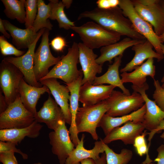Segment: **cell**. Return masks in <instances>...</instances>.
<instances>
[{
    "mask_svg": "<svg viewBox=\"0 0 164 164\" xmlns=\"http://www.w3.org/2000/svg\"><path fill=\"white\" fill-rule=\"evenodd\" d=\"M89 18L108 30L114 32L121 36H126L133 39H146L137 32L130 20L125 17L118 6L108 9L97 7L80 13L78 20Z\"/></svg>",
    "mask_w": 164,
    "mask_h": 164,
    "instance_id": "cell-1",
    "label": "cell"
},
{
    "mask_svg": "<svg viewBox=\"0 0 164 164\" xmlns=\"http://www.w3.org/2000/svg\"><path fill=\"white\" fill-rule=\"evenodd\" d=\"M77 33L83 43L87 47L94 49L116 43L121 36L105 28L94 21L87 22L82 25L71 27Z\"/></svg>",
    "mask_w": 164,
    "mask_h": 164,
    "instance_id": "cell-2",
    "label": "cell"
},
{
    "mask_svg": "<svg viewBox=\"0 0 164 164\" xmlns=\"http://www.w3.org/2000/svg\"><path fill=\"white\" fill-rule=\"evenodd\" d=\"M78 44L74 42L68 48L67 54L63 55L60 61L40 80L50 78L60 79L67 84L77 80L83 74L82 70H78L77 67L79 62Z\"/></svg>",
    "mask_w": 164,
    "mask_h": 164,
    "instance_id": "cell-3",
    "label": "cell"
},
{
    "mask_svg": "<svg viewBox=\"0 0 164 164\" xmlns=\"http://www.w3.org/2000/svg\"><path fill=\"white\" fill-rule=\"evenodd\" d=\"M108 109L106 100L94 105L79 107L76 118L78 133L88 132L94 140L97 141L98 136L96 128L102 117Z\"/></svg>",
    "mask_w": 164,
    "mask_h": 164,
    "instance_id": "cell-4",
    "label": "cell"
},
{
    "mask_svg": "<svg viewBox=\"0 0 164 164\" xmlns=\"http://www.w3.org/2000/svg\"><path fill=\"white\" fill-rule=\"evenodd\" d=\"M118 6L124 15L130 20L136 31L152 43L157 53L163 56L161 48L162 43L159 36L155 33L152 26L137 13L131 0H119Z\"/></svg>",
    "mask_w": 164,
    "mask_h": 164,
    "instance_id": "cell-5",
    "label": "cell"
},
{
    "mask_svg": "<svg viewBox=\"0 0 164 164\" xmlns=\"http://www.w3.org/2000/svg\"><path fill=\"white\" fill-rule=\"evenodd\" d=\"M35 120V116L25 108L19 94L15 100L0 114V129L24 128L30 125Z\"/></svg>",
    "mask_w": 164,
    "mask_h": 164,
    "instance_id": "cell-6",
    "label": "cell"
},
{
    "mask_svg": "<svg viewBox=\"0 0 164 164\" xmlns=\"http://www.w3.org/2000/svg\"><path fill=\"white\" fill-rule=\"evenodd\" d=\"M106 100L109 106L106 114L113 117L129 114L141 108L145 102L142 96L136 92L134 91L130 95H127L114 90Z\"/></svg>",
    "mask_w": 164,
    "mask_h": 164,
    "instance_id": "cell-7",
    "label": "cell"
},
{
    "mask_svg": "<svg viewBox=\"0 0 164 164\" xmlns=\"http://www.w3.org/2000/svg\"><path fill=\"white\" fill-rule=\"evenodd\" d=\"M24 78L15 65L3 59L0 64V86L8 106L16 99L21 80Z\"/></svg>",
    "mask_w": 164,
    "mask_h": 164,
    "instance_id": "cell-8",
    "label": "cell"
},
{
    "mask_svg": "<svg viewBox=\"0 0 164 164\" xmlns=\"http://www.w3.org/2000/svg\"><path fill=\"white\" fill-rule=\"evenodd\" d=\"M50 31L45 29L42 35L41 42L35 53L34 71L38 82L48 73L49 68L57 64L63 57L62 56L55 57L51 53L49 42Z\"/></svg>",
    "mask_w": 164,
    "mask_h": 164,
    "instance_id": "cell-9",
    "label": "cell"
},
{
    "mask_svg": "<svg viewBox=\"0 0 164 164\" xmlns=\"http://www.w3.org/2000/svg\"><path fill=\"white\" fill-rule=\"evenodd\" d=\"M45 29H42L39 30L37 37L24 54L19 57L8 56L3 59L15 65L21 71L23 75L24 80L28 84L36 87H41L43 85L36 80L34 73L35 50L38 41Z\"/></svg>",
    "mask_w": 164,
    "mask_h": 164,
    "instance_id": "cell-10",
    "label": "cell"
},
{
    "mask_svg": "<svg viewBox=\"0 0 164 164\" xmlns=\"http://www.w3.org/2000/svg\"><path fill=\"white\" fill-rule=\"evenodd\" d=\"M65 123V121H62L56 130L49 134L52 152L57 156L60 164H65L67 159L75 147Z\"/></svg>",
    "mask_w": 164,
    "mask_h": 164,
    "instance_id": "cell-11",
    "label": "cell"
},
{
    "mask_svg": "<svg viewBox=\"0 0 164 164\" xmlns=\"http://www.w3.org/2000/svg\"><path fill=\"white\" fill-rule=\"evenodd\" d=\"M131 1L137 13L152 26L155 33L159 36L162 35L164 32V9L160 0L149 5H143L138 0Z\"/></svg>",
    "mask_w": 164,
    "mask_h": 164,
    "instance_id": "cell-12",
    "label": "cell"
},
{
    "mask_svg": "<svg viewBox=\"0 0 164 164\" xmlns=\"http://www.w3.org/2000/svg\"><path fill=\"white\" fill-rule=\"evenodd\" d=\"M146 82L143 85L137 86L132 85V88L134 91L139 93L145 102L146 111L142 122L145 128L150 131L156 129L161 121L164 119V111L157 105L154 101L149 98L145 91L149 89Z\"/></svg>",
    "mask_w": 164,
    "mask_h": 164,
    "instance_id": "cell-13",
    "label": "cell"
},
{
    "mask_svg": "<svg viewBox=\"0 0 164 164\" xmlns=\"http://www.w3.org/2000/svg\"><path fill=\"white\" fill-rule=\"evenodd\" d=\"M79 53V62L82 68L84 77L82 85L89 82L92 83L97 73H100L102 70V66L96 61L97 55L93 50L86 46L83 43L78 44Z\"/></svg>",
    "mask_w": 164,
    "mask_h": 164,
    "instance_id": "cell-14",
    "label": "cell"
},
{
    "mask_svg": "<svg viewBox=\"0 0 164 164\" xmlns=\"http://www.w3.org/2000/svg\"><path fill=\"white\" fill-rule=\"evenodd\" d=\"M115 87L111 85H94L87 82L80 87L79 101L83 106L95 104L108 98Z\"/></svg>",
    "mask_w": 164,
    "mask_h": 164,
    "instance_id": "cell-15",
    "label": "cell"
},
{
    "mask_svg": "<svg viewBox=\"0 0 164 164\" xmlns=\"http://www.w3.org/2000/svg\"><path fill=\"white\" fill-rule=\"evenodd\" d=\"M145 129L142 122L129 121L122 126L114 128L102 141L106 144L120 140L125 145H133L135 138L141 134Z\"/></svg>",
    "mask_w": 164,
    "mask_h": 164,
    "instance_id": "cell-16",
    "label": "cell"
},
{
    "mask_svg": "<svg viewBox=\"0 0 164 164\" xmlns=\"http://www.w3.org/2000/svg\"><path fill=\"white\" fill-rule=\"evenodd\" d=\"M39 82L48 87L55 101L61 108L66 123L70 125L71 116L68 101L70 97V91L67 86L60 84L55 78L41 80Z\"/></svg>",
    "mask_w": 164,
    "mask_h": 164,
    "instance_id": "cell-17",
    "label": "cell"
},
{
    "mask_svg": "<svg viewBox=\"0 0 164 164\" xmlns=\"http://www.w3.org/2000/svg\"><path fill=\"white\" fill-rule=\"evenodd\" d=\"M35 118L37 122L45 123L48 128L53 131L57 128L62 121H65L61 108L50 94L42 107L37 111Z\"/></svg>",
    "mask_w": 164,
    "mask_h": 164,
    "instance_id": "cell-18",
    "label": "cell"
},
{
    "mask_svg": "<svg viewBox=\"0 0 164 164\" xmlns=\"http://www.w3.org/2000/svg\"><path fill=\"white\" fill-rule=\"evenodd\" d=\"M20 99L25 108L32 114L35 117L37 112L36 105L41 96L45 93L51 94L47 87L43 85L36 87L28 84L22 78L20 81L18 89Z\"/></svg>",
    "mask_w": 164,
    "mask_h": 164,
    "instance_id": "cell-19",
    "label": "cell"
},
{
    "mask_svg": "<svg viewBox=\"0 0 164 164\" xmlns=\"http://www.w3.org/2000/svg\"><path fill=\"white\" fill-rule=\"evenodd\" d=\"M153 46L146 39L143 43L137 44L132 46V50L135 52L132 60L123 68L121 69V73L131 71L142 65L144 61L149 58H155L159 62L164 58V56L157 53L153 50Z\"/></svg>",
    "mask_w": 164,
    "mask_h": 164,
    "instance_id": "cell-20",
    "label": "cell"
},
{
    "mask_svg": "<svg viewBox=\"0 0 164 164\" xmlns=\"http://www.w3.org/2000/svg\"><path fill=\"white\" fill-rule=\"evenodd\" d=\"M146 111V106L145 104L138 110L129 114L119 117H113L105 114L102 117L98 127L102 128L106 136L114 128L118 127L128 121L142 123Z\"/></svg>",
    "mask_w": 164,
    "mask_h": 164,
    "instance_id": "cell-21",
    "label": "cell"
},
{
    "mask_svg": "<svg viewBox=\"0 0 164 164\" xmlns=\"http://www.w3.org/2000/svg\"><path fill=\"white\" fill-rule=\"evenodd\" d=\"M83 75L82 74L73 82L66 84L70 91V95L69 109L71 116V123L69 132L71 139L75 146H77L80 141L78 136V133L76 126V118L79 107V91L82 85Z\"/></svg>",
    "mask_w": 164,
    "mask_h": 164,
    "instance_id": "cell-22",
    "label": "cell"
},
{
    "mask_svg": "<svg viewBox=\"0 0 164 164\" xmlns=\"http://www.w3.org/2000/svg\"><path fill=\"white\" fill-rule=\"evenodd\" d=\"M84 134H82L80 142L70 154L65 164H80L82 160L88 158L95 161L100 158V153H104V143L102 139L96 141L92 149L87 150L84 146Z\"/></svg>",
    "mask_w": 164,
    "mask_h": 164,
    "instance_id": "cell-23",
    "label": "cell"
},
{
    "mask_svg": "<svg viewBox=\"0 0 164 164\" xmlns=\"http://www.w3.org/2000/svg\"><path fill=\"white\" fill-rule=\"evenodd\" d=\"M43 126L36 120L28 127L20 128L0 130V140L11 142L17 145L26 137L31 138L38 137Z\"/></svg>",
    "mask_w": 164,
    "mask_h": 164,
    "instance_id": "cell-24",
    "label": "cell"
},
{
    "mask_svg": "<svg viewBox=\"0 0 164 164\" xmlns=\"http://www.w3.org/2000/svg\"><path fill=\"white\" fill-rule=\"evenodd\" d=\"M146 40H135L127 37L116 43L103 47L100 50V56L96 60V62L102 66L106 61L111 63L113 58L123 54L127 49L144 43Z\"/></svg>",
    "mask_w": 164,
    "mask_h": 164,
    "instance_id": "cell-25",
    "label": "cell"
},
{
    "mask_svg": "<svg viewBox=\"0 0 164 164\" xmlns=\"http://www.w3.org/2000/svg\"><path fill=\"white\" fill-rule=\"evenodd\" d=\"M155 67L154 65L153 58L147 60L142 65L137 67L132 72H124L121 74V80L123 84L132 83L133 85L140 86L146 82V77L149 76L154 79Z\"/></svg>",
    "mask_w": 164,
    "mask_h": 164,
    "instance_id": "cell-26",
    "label": "cell"
},
{
    "mask_svg": "<svg viewBox=\"0 0 164 164\" xmlns=\"http://www.w3.org/2000/svg\"><path fill=\"white\" fill-rule=\"evenodd\" d=\"M3 25L12 38V43L19 50L28 48L37 37L39 32L35 33L32 28L22 29L12 24L9 21L2 20Z\"/></svg>",
    "mask_w": 164,
    "mask_h": 164,
    "instance_id": "cell-27",
    "label": "cell"
},
{
    "mask_svg": "<svg viewBox=\"0 0 164 164\" xmlns=\"http://www.w3.org/2000/svg\"><path fill=\"white\" fill-rule=\"evenodd\" d=\"M122 56L123 54L115 57L113 63L108 65L106 72L101 76L96 77L92 84L97 85L108 84L119 87L126 95H130L129 90L125 87L119 75V68Z\"/></svg>",
    "mask_w": 164,
    "mask_h": 164,
    "instance_id": "cell-28",
    "label": "cell"
},
{
    "mask_svg": "<svg viewBox=\"0 0 164 164\" xmlns=\"http://www.w3.org/2000/svg\"><path fill=\"white\" fill-rule=\"evenodd\" d=\"M50 2L46 5L43 0H38V11L36 16L32 27L34 32L37 33L43 28L50 30L52 29L53 26L49 19L53 7L56 0H49Z\"/></svg>",
    "mask_w": 164,
    "mask_h": 164,
    "instance_id": "cell-29",
    "label": "cell"
},
{
    "mask_svg": "<svg viewBox=\"0 0 164 164\" xmlns=\"http://www.w3.org/2000/svg\"><path fill=\"white\" fill-rule=\"evenodd\" d=\"M5 7L4 12L11 19H16L21 23L25 22V0H1Z\"/></svg>",
    "mask_w": 164,
    "mask_h": 164,
    "instance_id": "cell-30",
    "label": "cell"
},
{
    "mask_svg": "<svg viewBox=\"0 0 164 164\" xmlns=\"http://www.w3.org/2000/svg\"><path fill=\"white\" fill-rule=\"evenodd\" d=\"M64 7L62 1L56 0L53 7L49 19L56 20L60 28L69 30L70 29L71 27L75 26L74 22L71 21L67 17L64 10Z\"/></svg>",
    "mask_w": 164,
    "mask_h": 164,
    "instance_id": "cell-31",
    "label": "cell"
},
{
    "mask_svg": "<svg viewBox=\"0 0 164 164\" xmlns=\"http://www.w3.org/2000/svg\"><path fill=\"white\" fill-rule=\"evenodd\" d=\"M106 156V164H128L133 156L132 151L126 149H123L120 153H117L107 144H104Z\"/></svg>",
    "mask_w": 164,
    "mask_h": 164,
    "instance_id": "cell-32",
    "label": "cell"
},
{
    "mask_svg": "<svg viewBox=\"0 0 164 164\" xmlns=\"http://www.w3.org/2000/svg\"><path fill=\"white\" fill-rule=\"evenodd\" d=\"M148 135L146 130L144 131L142 133L137 136L135 139L134 146L135 147L138 154L140 156L146 155L145 159L142 162L143 164H147L153 162L150 159L149 155L148 146L147 145L145 140V136Z\"/></svg>",
    "mask_w": 164,
    "mask_h": 164,
    "instance_id": "cell-33",
    "label": "cell"
},
{
    "mask_svg": "<svg viewBox=\"0 0 164 164\" xmlns=\"http://www.w3.org/2000/svg\"><path fill=\"white\" fill-rule=\"evenodd\" d=\"M37 0H26L25 2L26 16L25 25L26 29L32 28L38 11Z\"/></svg>",
    "mask_w": 164,
    "mask_h": 164,
    "instance_id": "cell-34",
    "label": "cell"
},
{
    "mask_svg": "<svg viewBox=\"0 0 164 164\" xmlns=\"http://www.w3.org/2000/svg\"><path fill=\"white\" fill-rule=\"evenodd\" d=\"M0 49L1 53L5 56L13 55L19 57L26 53L24 51L15 48L7 41L3 35L0 36Z\"/></svg>",
    "mask_w": 164,
    "mask_h": 164,
    "instance_id": "cell-35",
    "label": "cell"
},
{
    "mask_svg": "<svg viewBox=\"0 0 164 164\" xmlns=\"http://www.w3.org/2000/svg\"><path fill=\"white\" fill-rule=\"evenodd\" d=\"M155 88L153 98L157 105L164 111V88L161 86L159 81L154 79Z\"/></svg>",
    "mask_w": 164,
    "mask_h": 164,
    "instance_id": "cell-36",
    "label": "cell"
},
{
    "mask_svg": "<svg viewBox=\"0 0 164 164\" xmlns=\"http://www.w3.org/2000/svg\"><path fill=\"white\" fill-rule=\"evenodd\" d=\"M16 145L15 143L12 142L0 141V153L12 151L21 155L23 159H27L28 155L23 152L20 149H17L15 147Z\"/></svg>",
    "mask_w": 164,
    "mask_h": 164,
    "instance_id": "cell-37",
    "label": "cell"
},
{
    "mask_svg": "<svg viewBox=\"0 0 164 164\" xmlns=\"http://www.w3.org/2000/svg\"><path fill=\"white\" fill-rule=\"evenodd\" d=\"M14 153L12 151L0 153V162L3 164H18Z\"/></svg>",
    "mask_w": 164,
    "mask_h": 164,
    "instance_id": "cell-38",
    "label": "cell"
},
{
    "mask_svg": "<svg viewBox=\"0 0 164 164\" xmlns=\"http://www.w3.org/2000/svg\"><path fill=\"white\" fill-rule=\"evenodd\" d=\"M50 44L53 49L57 52H62L67 46L65 39L60 36L55 37Z\"/></svg>",
    "mask_w": 164,
    "mask_h": 164,
    "instance_id": "cell-39",
    "label": "cell"
},
{
    "mask_svg": "<svg viewBox=\"0 0 164 164\" xmlns=\"http://www.w3.org/2000/svg\"><path fill=\"white\" fill-rule=\"evenodd\" d=\"M119 0H98L96 2L97 8L108 9L118 6Z\"/></svg>",
    "mask_w": 164,
    "mask_h": 164,
    "instance_id": "cell-40",
    "label": "cell"
},
{
    "mask_svg": "<svg viewBox=\"0 0 164 164\" xmlns=\"http://www.w3.org/2000/svg\"><path fill=\"white\" fill-rule=\"evenodd\" d=\"M157 157L153 160L156 162L157 164H164V144L159 146L157 149Z\"/></svg>",
    "mask_w": 164,
    "mask_h": 164,
    "instance_id": "cell-41",
    "label": "cell"
},
{
    "mask_svg": "<svg viewBox=\"0 0 164 164\" xmlns=\"http://www.w3.org/2000/svg\"><path fill=\"white\" fill-rule=\"evenodd\" d=\"M162 130H164V119L162 120L161 121L159 125L156 129L150 131L149 132H148L149 137L148 140L149 141L148 147L149 148L150 145L151 140L155 134L158 132L162 131Z\"/></svg>",
    "mask_w": 164,
    "mask_h": 164,
    "instance_id": "cell-42",
    "label": "cell"
},
{
    "mask_svg": "<svg viewBox=\"0 0 164 164\" xmlns=\"http://www.w3.org/2000/svg\"><path fill=\"white\" fill-rule=\"evenodd\" d=\"M2 92L0 91V114L4 112L7 108L8 106L7 104L5 97L2 94Z\"/></svg>",
    "mask_w": 164,
    "mask_h": 164,
    "instance_id": "cell-43",
    "label": "cell"
},
{
    "mask_svg": "<svg viewBox=\"0 0 164 164\" xmlns=\"http://www.w3.org/2000/svg\"><path fill=\"white\" fill-rule=\"evenodd\" d=\"M0 31L5 38L8 39L10 38V35L7 32L3 24L2 19L1 18L0 19Z\"/></svg>",
    "mask_w": 164,
    "mask_h": 164,
    "instance_id": "cell-44",
    "label": "cell"
},
{
    "mask_svg": "<svg viewBox=\"0 0 164 164\" xmlns=\"http://www.w3.org/2000/svg\"><path fill=\"white\" fill-rule=\"evenodd\" d=\"M96 164H106V156L105 153H102L101 156L95 160Z\"/></svg>",
    "mask_w": 164,
    "mask_h": 164,
    "instance_id": "cell-45",
    "label": "cell"
},
{
    "mask_svg": "<svg viewBox=\"0 0 164 164\" xmlns=\"http://www.w3.org/2000/svg\"><path fill=\"white\" fill-rule=\"evenodd\" d=\"M141 4L145 5H149L157 2L158 0H138Z\"/></svg>",
    "mask_w": 164,
    "mask_h": 164,
    "instance_id": "cell-46",
    "label": "cell"
},
{
    "mask_svg": "<svg viewBox=\"0 0 164 164\" xmlns=\"http://www.w3.org/2000/svg\"><path fill=\"white\" fill-rule=\"evenodd\" d=\"M81 164H96L95 161L91 158L85 159L80 162Z\"/></svg>",
    "mask_w": 164,
    "mask_h": 164,
    "instance_id": "cell-47",
    "label": "cell"
},
{
    "mask_svg": "<svg viewBox=\"0 0 164 164\" xmlns=\"http://www.w3.org/2000/svg\"><path fill=\"white\" fill-rule=\"evenodd\" d=\"M62 2L66 9H69L70 6L73 1L71 0H62Z\"/></svg>",
    "mask_w": 164,
    "mask_h": 164,
    "instance_id": "cell-48",
    "label": "cell"
},
{
    "mask_svg": "<svg viewBox=\"0 0 164 164\" xmlns=\"http://www.w3.org/2000/svg\"><path fill=\"white\" fill-rule=\"evenodd\" d=\"M160 3L164 9V0H160ZM162 43H164V32L161 35L159 36Z\"/></svg>",
    "mask_w": 164,
    "mask_h": 164,
    "instance_id": "cell-49",
    "label": "cell"
},
{
    "mask_svg": "<svg viewBox=\"0 0 164 164\" xmlns=\"http://www.w3.org/2000/svg\"><path fill=\"white\" fill-rule=\"evenodd\" d=\"M161 50H162L163 55H164V44H162L161 46ZM161 82L162 83H164V74L163 75V77L161 80Z\"/></svg>",
    "mask_w": 164,
    "mask_h": 164,
    "instance_id": "cell-50",
    "label": "cell"
},
{
    "mask_svg": "<svg viewBox=\"0 0 164 164\" xmlns=\"http://www.w3.org/2000/svg\"><path fill=\"white\" fill-rule=\"evenodd\" d=\"M160 137L163 139L164 141V132L161 134L160 136Z\"/></svg>",
    "mask_w": 164,
    "mask_h": 164,
    "instance_id": "cell-51",
    "label": "cell"
},
{
    "mask_svg": "<svg viewBox=\"0 0 164 164\" xmlns=\"http://www.w3.org/2000/svg\"><path fill=\"white\" fill-rule=\"evenodd\" d=\"M161 86L163 88H164V82L162 84V85Z\"/></svg>",
    "mask_w": 164,
    "mask_h": 164,
    "instance_id": "cell-52",
    "label": "cell"
},
{
    "mask_svg": "<svg viewBox=\"0 0 164 164\" xmlns=\"http://www.w3.org/2000/svg\"><path fill=\"white\" fill-rule=\"evenodd\" d=\"M34 164H42L41 163L39 162L35 163Z\"/></svg>",
    "mask_w": 164,
    "mask_h": 164,
    "instance_id": "cell-53",
    "label": "cell"
},
{
    "mask_svg": "<svg viewBox=\"0 0 164 164\" xmlns=\"http://www.w3.org/2000/svg\"><path fill=\"white\" fill-rule=\"evenodd\" d=\"M140 164H143L142 163H141ZM155 164L153 163H152V162H151V163H148V164Z\"/></svg>",
    "mask_w": 164,
    "mask_h": 164,
    "instance_id": "cell-54",
    "label": "cell"
}]
</instances>
